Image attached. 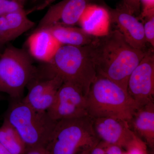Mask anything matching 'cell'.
<instances>
[{
	"mask_svg": "<svg viewBox=\"0 0 154 154\" xmlns=\"http://www.w3.org/2000/svg\"><path fill=\"white\" fill-rule=\"evenodd\" d=\"M0 154H12L0 143Z\"/></svg>",
	"mask_w": 154,
	"mask_h": 154,
	"instance_id": "26",
	"label": "cell"
},
{
	"mask_svg": "<svg viewBox=\"0 0 154 154\" xmlns=\"http://www.w3.org/2000/svg\"><path fill=\"white\" fill-rule=\"evenodd\" d=\"M48 153L46 148L44 147H35L28 149L24 154H47Z\"/></svg>",
	"mask_w": 154,
	"mask_h": 154,
	"instance_id": "25",
	"label": "cell"
},
{
	"mask_svg": "<svg viewBox=\"0 0 154 154\" xmlns=\"http://www.w3.org/2000/svg\"><path fill=\"white\" fill-rule=\"evenodd\" d=\"M128 123L136 135L143 140L148 146L154 148V102L138 107Z\"/></svg>",
	"mask_w": 154,
	"mask_h": 154,
	"instance_id": "16",
	"label": "cell"
},
{
	"mask_svg": "<svg viewBox=\"0 0 154 154\" xmlns=\"http://www.w3.org/2000/svg\"><path fill=\"white\" fill-rule=\"evenodd\" d=\"M87 111L91 118L112 117L128 122L138 106L122 87L97 74L87 96Z\"/></svg>",
	"mask_w": 154,
	"mask_h": 154,
	"instance_id": "2",
	"label": "cell"
},
{
	"mask_svg": "<svg viewBox=\"0 0 154 154\" xmlns=\"http://www.w3.org/2000/svg\"><path fill=\"white\" fill-rule=\"evenodd\" d=\"M97 74L107 78L127 91L128 78L146 51L134 48L117 29L96 37L88 45Z\"/></svg>",
	"mask_w": 154,
	"mask_h": 154,
	"instance_id": "1",
	"label": "cell"
},
{
	"mask_svg": "<svg viewBox=\"0 0 154 154\" xmlns=\"http://www.w3.org/2000/svg\"><path fill=\"white\" fill-rule=\"evenodd\" d=\"M35 25L25 9L0 17V47L13 41Z\"/></svg>",
	"mask_w": 154,
	"mask_h": 154,
	"instance_id": "14",
	"label": "cell"
},
{
	"mask_svg": "<svg viewBox=\"0 0 154 154\" xmlns=\"http://www.w3.org/2000/svg\"><path fill=\"white\" fill-rule=\"evenodd\" d=\"M154 48L148 49L144 56L130 75L127 92L138 107L154 102Z\"/></svg>",
	"mask_w": 154,
	"mask_h": 154,
	"instance_id": "9",
	"label": "cell"
},
{
	"mask_svg": "<svg viewBox=\"0 0 154 154\" xmlns=\"http://www.w3.org/2000/svg\"><path fill=\"white\" fill-rule=\"evenodd\" d=\"M42 66L60 77L63 82L79 86L87 95L97 75L88 45H62L50 61Z\"/></svg>",
	"mask_w": 154,
	"mask_h": 154,
	"instance_id": "4",
	"label": "cell"
},
{
	"mask_svg": "<svg viewBox=\"0 0 154 154\" xmlns=\"http://www.w3.org/2000/svg\"><path fill=\"white\" fill-rule=\"evenodd\" d=\"M91 0H62L50 6L35 30L55 26H74Z\"/></svg>",
	"mask_w": 154,
	"mask_h": 154,
	"instance_id": "10",
	"label": "cell"
},
{
	"mask_svg": "<svg viewBox=\"0 0 154 154\" xmlns=\"http://www.w3.org/2000/svg\"><path fill=\"white\" fill-rule=\"evenodd\" d=\"M110 24L109 12L103 7L91 4L86 7L78 22L80 28L94 37L107 35Z\"/></svg>",
	"mask_w": 154,
	"mask_h": 154,
	"instance_id": "15",
	"label": "cell"
},
{
	"mask_svg": "<svg viewBox=\"0 0 154 154\" xmlns=\"http://www.w3.org/2000/svg\"><path fill=\"white\" fill-rule=\"evenodd\" d=\"M123 154H128V152H127L126 151V152H125L124 153H123Z\"/></svg>",
	"mask_w": 154,
	"mask_h": 154,
	"instance_id": "28",
	"label": "cell"
},
{
	"mask_svg": "<svg viewBox=\"0 0 154 154\" xmlns=\"http://www.w3.org/2000/svg\"><path fill=\"white\" fill-rule=\"evenodd\" d=\"M0 143L12 154H24L27 150L17 130L5 120L0 127Z\"/></svg>",
	"mask_w": 154,
	"mask_h": 154,
	"instance_id": "18",
	"label": "cell"
},
{
	"mask_svg": "<svg viewBox=\"0 0 154 154\" xmlns=\"http://www.w3.org/2000/svg\"><path fill=\"white\" fill-rule=\"evenodd\" d=\"M100 141L89 116L64 119L57 122L46 149L50 154H77L91 150Z\"/></svg>",
	"mask_w": 154,
	"mask_h": 154,
	"instance_id": "5",
	"label": "cell"
},
{
	"mask_svg": "<svg viewBox=\"0 0 154 154\" xmlns=\"http://www.w3.org/2000/svg\"><path fill=\"white\" fill-rule=\"evenodd\" d=\"M47 154H50L48 152V153H47Z\"/></svg>",
	"mask_w": 154,
	"mask_h": 154,
	"instance_id": "32",
	"label": "cell"
},
{
	"mask_svg": "<svg viewBox=\"0 0 154 154\" xmlns=\"http://www.w3.org/2000/svg\"><path fill=\"white\" fill-rule=\"evenodd\" d=\"M140 0H124L122 7L134 15L140 11Z\"/></svg>",
	"mask_w": 154,
	"mask_h": 154,
	"instance_id": "24",
	"label": "cell"
},
{
	"mask_svg": "<svg viewBox=\"0 0 154 154\" xmlns=\"http://www.w3.org/2000/svg\"><path fill=\"white\" fill-rule=\"evenodd\" d=\"M37 69L28 51L8 46L0 56V92L8 94L11 99H22Z\"/></svg>",
	"mask_w": 154,
	"mask_h": 154,
	"instance_id": "6",
	"label": "cell"
},
{
	"mask_svg": "<svg viewBox=\"0 0 154 154\" xmlns=\"http://www.w3.org/2000/svg\"><path fill=\"white\" fill-rule=\"evenodd\" d=\"M87 96L79 86L70 82H64L47 112L56 121L88 116Z\"/></svg>",
	"mask_w": 154,
	"mask_h": 154,
	"instance_id": "8",
	"label": "cell"
},
{
	"mask_svg": "<svg viewBox=\"0 0 154 154\" xmlns=\"http://www.w3.org/2000/svg\"><path fill=\"white\" fill-rule=\"evenodd\" d=\"M110 22L116 25L125 41L134 48L146 51L148 44L145 37L143 24L122 6L109 12Z\"/></svg>",
	"mask_w": 154,
	"mask_h": 154,
	"instance_id": "12",
	"label": "cell"
},
{
	"mask_svg": "<svg viewBox=\"0 0 154 154\" xmlns=\"http://www.w3.org/2000/svg\"><path fill=\"white\" fill-rule=\"evenodd\" d=\"M123 149L119 146L100 141L90 150L89 154H123Z\"/></svg>",
	"mask_w": 154,
	"mask_h": 154,
	"instance_id": "19",
	"label": "cell"
},
{
	"mask_svg": "<svg viewBox=\"0 0 154 154\" xmlns=\"http://www.w3.org/2000/svg\"><path fill=\"white\" fill-rule=\"evenodd\" d=\"M147 146L143 140L135 135L125 149L128 154H149Z\"/></svg>",
	"mask_w": 154,
	"mask_h": 154,
	"instance_id": "20",
	"label": "cell"
},
{
	"mask_svg": "<svg viewBox=\"0 0 154 154\" xmlns=\"http://www.w3.org/2000/svg\"><path fill=\"white\" fill-rule=\"evenodd\" d=\"M63 80L42 66L37 68L28 83V93L22 100L35 110L46 111L52 105Z\"/></svg>",
	"mask_w": 154,
	"mask_h": 154,
	"instance_id": "7",
	"label": "cell"
},
{
	"mask_svg": "<svg viewBox=\"0 0 154 154\" xmlns=\"http://www.w3.org/2000/svg\"><path fill=\"white\" fill-rule=\"evenodd\" d=\"M1 54H2V53H1V52H0V56H1Z\"/></svg>",
	"mask_w": 154,
	"mask_h": 154,
	"instance_id": "31",
	"label": "cell"
},
{
	"mask_svg": "<svg viewBox=\"0 0 154 154\" xmlns=\"http://www.w3.org/2000/svg\"><path fill=\"white\" fill-rule=\"evenodd\" d=\"M33 2H37V1H39V0H33Z\"/></svg>",
	"mask_w": 154,
	"mask_h": 154,
	"instance_id": "29",
	"label": "cell"
},
{
	"mask_svg": "<svg viewBox=\"0 0 154 154\" xmlns=\"http://www.w3.org/2000/svg\"><path fill=\"white\" fill-rule=\"evenodd\" d=\"M24 5L12 0H0V17L23 10Z\"/></svg>",
	"mask_w": 154,
	"mask_h": 154,
	"instance_id": "21",
	"label": "cell"
},
{
	"mask_svg": "<svg viewBox=\"0 0 154 154\" xmlns=\"http://www.w3.org/2000/svg\"><path fill=\"white\" fill-rule=\"evenodd\" d=\"M12 1H16V2H18L21 3L22 5H24L26 0H12Z\"/></svg>",
	"mask_w": 154,
	"mask_h": 154,
	"instance_id": "27",
	"label": "cell"
},
{
	"mask_svg": "<svg viewBox=\"0 0 154 154\" xmlns=\"http://www.w3.org/2000/svg\"><path fill=\"white\" fill-rule=\"evenodd\" d=\"M4 120L17 130L27 149L47 148L57 122L52 119L46 111L33 109L22 99H12Z\"/></svg>",
	"mask_w": 154,
	"mask_h": 154,
	"instance_id": "3",
	"label": "cell"
},
{
	"mask_svg": "<svg viewBox=\"0 0 154 154\" xmlns=\"http://www.w3.org/2000/svg\"><path fill=\"white\" fill-rule=\"evenodd\" d=\"M142 6L141 14L142 19H146L154 16V0H140Z\"/></svg>",
	"mask_w": 154,
	"mask_h": 154,
	"instance_id": "23",
	"label": "cell"
},
{
	"mask_svg": "<svg viewBox=\"0 0 154 154\" xmlns=\"http://www.w3.org/2000/svg\"><path fill=\"white\" fill-rule=\"evenodd\" d=\"M1 99H2V98H1V96H0V100H1Z\"/></svg>",
	"mask_w": 154,
	"mask_h": 154,
	"instance_id": "30",
	"label": "cell"
},
{
	"mask_svg": "<svg viewBox=\"0 0 154 154\" xmlns=\"http://www.w3.org/2000/svg\"><path fill=\"white\" fill-rule=\"evenodd\" d=\"M144 32L146 41L150 45L152 48L154 47V16L146 19L143 25Z\"/></svg>",
	"mask_w": 154,
	"mask_h": 154,
	"instance_id": "22",
	"label": "cell"
},
{
	"mask_svg": "<svg viewBox=\"0 0 154 154\" xmlns=\"http://www.w3.org/2000/svg\"><path fill=\"white\" fill-rule=\"evenodd\" d=\"M26 43L30 56L43 63L50 61L62 45L46 28L34 30Z\"/></svg>",
	"mask_w": 154,
	"mask_h": 154,
	"instance_id": "13",
	"label": "cell"
},
{
	"mask_svg": "<svg viewBox=\"0 0 154 154\" xmlns=\"http://www.w3.org/2000/svg\"><path fill=\"white\" fill-rule=\"evenodd\" d=\"M94 132L99 140L126 148L135 134L128 122L112 117L92 118Z\"/></svg>",
	"mask_w": 154,
	"mask_h": 154,
	"instance_id": "11",
	"label": "cell"
},
{
	"mask_svg": "<svg viewBox=\"0 0 154 154\" xmlns=\"http://www.w3.org/2000/svg\"><path fill=\"white\" fill-rule=\"evenodd\" d=\"M46 29L62 45L86 46L91 44L96 37L89 35L80 27L59 25Z\"/></svg>",
	"mask_w": 154,
	"mask_h": 154,
	"instance_id": "17",
	"label": "cell"
}]
</instances>
